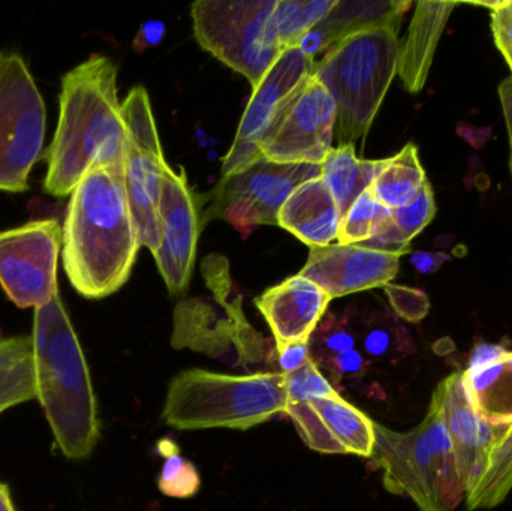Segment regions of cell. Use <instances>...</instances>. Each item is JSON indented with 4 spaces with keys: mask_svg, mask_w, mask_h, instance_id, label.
<instances>
[{
    "mask_svg": "<svg viewBox=\"0 0 512 511\" xmlns=\"http://www.w3.org/2000/svg\"><path fill=\"white\" fill-rule=\"evenodd\" d=\"M337 0H277L274 9V26L277 39L283 51L298 48L304 36L321 23L328 12L336 6Z\"/></svg>",
    "mask_w": 512,
    "mask_h": 511,
    "instance_id": "28",
    "label": "cell"
},
{
    "mask_svg": "<svg viewBox=\"0 0 512 511\" xmlns=\"http://www.w3.org/2000/svg\"><path fill=\"white\" fill-rule=\"evenodd\" d=\"M426 182L417 146L409 143L397 155L387 158L370 191L382 206L394 210L412 203Z\"/></svg>",
    "mask_w": 512,
    "mask_h": 511,
    "instance_id": "25",
    "label": "cell"
},
{
    "mask_svg": "<svg viewBox=\"0 0 512 511\" xmlns=\"http://www.w3.org/2000/svg\"><path fill=\"white\" fill-rule=\"evenodd\" d=\"M288 392L282 372L216 374L188 369L171 380L162 419L180 431L254 428L286 414Z\"/></svg>",
    "mask_w": 512,
    "mask_h": 511,
    "instance_id": "5",
    "label": "cell"
},
{
    "mask_svg": "<svg viewBox=\"0 0 512 511\" xmlns=\"http://www.w3.org/2000/svg\"><path fill=\"white\" fill-rule=\"evenodd\" d=\"M276 353L282 374L297 371L310 359L309 344L288 345L282 350H276Z\"/></svg>",
    "mask_w": 512,
    "mask_h": 511,
    "instance_id": "37",
    "label": "cell"
},
{
    "mask_svg": "<svg viewBox=\"0 0 512 511\" xmlns=\"http://www.w3.org/2000/svg\"><path fill=\"white\" fill-rule=\"evenodd\" d=\"M456 2L420 0L415 5L414 17L405 42L400 44L397 74L409 93H420L429 77L430 66L445 24Z\"/></svg>",
    "mask_w": 512,
    "mask_h": 511,
    "instance_id": "22",
    "label": "cell"
},
{
    "mask_svg": "<svg viewBox=\"0 0 512 511\" xmlns=\"http://www.w3.org/2000/svg\"><path fill=\"white\" fill-rule=\"evenodd\" d=\"M309 404L331 438L345 450V455L352 453L363 458H372L375 449V422L370 417L340 395L312 399Z\"/></svg>",
    "mask_w": 512,
    "mask_h": 511,
    "instance_id": "24",
    "label": "cell"
},
{
    "mask_svg": "<svg viewBox=\"0 0 512 511\" xmlns=\"http://www.w3.org/2000/svg\"><path fill=\"white\" fill-rule=\"evenodd\" d=\"M161 248L155 255L159 273L171 294L188 291L197 257L200 215L186 171L167 165L159 200Z\"/></svg>",
    "mask_w": 512,
    "mask_h": 511,
    "instance_id": "16",
    "label": "cell"
},
{
    "mask_svg": "<svg viewBox=\"0 0 512 511\" xmlns=\"http://www.w3.org/2000/svg\"><path fill=\"white\" fill-rule=\"evenodd\" d=\"M286 414L291 417L298 434L310 449L328 455H345V450L328 434L318 414L310 407L309 401L288 404Z\"/></svg>",
    "mask_w": 512,
    "mask_h": 511,
    "instance_id": "33",
    "label": "cell"
},
{
    "mask_svg": "<svg viewBox=\"0 0 512 511\" xmlns=\"http://www.w3.org/2000/svg\"><path fill=\"white\" fill-rule=\"evenodd\" d=\"M321 165L274 164L261 159L243 173L222 177L210 192V207L203 224L224 218L248 237L259 225H277V216L292 192L309 180L319 179Z\"/></svg>",
    "mask_w": 512,
    "mask_h": 511,
    "instance_id": "10",
    "label": "cell"
},
{
    "mask_svg": "<svg viewBox=\"0 0 512 511\" xmlns=\"http://www.w3.org/2000/svg\"><path fill=\"white\" fill-rule=\"evenodd\" d=\"M436 216V201L429 180L424 183L418 197L408 206L391 210V218L369 242L360 243L366 248L381 249L405 255L414 240Z\"/></svg>",
    "mask_w": 512,
    "mask_h": 511,
    "instance_id": "27",
    "label": "cell"
},
{
    "mask_svg": "<svg viewBox=\"0 0 512 511\" xmlns=\"http://www.w3.org/2000/svg\"><path fill=\"white\" fill-rule=\"evenodd\" d=\"M159 449L165 456L164 467L158 477L159 491L170 498H191L197 495L201 479L195 465L183 459L176 444L171 441H162Z\"/></svg>",
    "mask_w": 512,
    "mask_h": 511,
    "instance_id": "31",
    "label": "cell"
},
{
    "mask_svg": "<svg viewBox=\"0 0 512 511\" xmlns=\"http://www.w3.org/2000/svg\"><path fill=\"white\" fill-rule=\"evenodd\" d=\"M126 125L125 189L141 246L153 255L161 248L159 200L167 161L162 152L149 93L134 87L122 104Z\"/></svg>",
    "mask_w": 512,
    "mask_h": 511,
    "instance_id": "9",
    "label": "cell"
},
{
    "mask_svg": "<svg viewBox=\"0 0 512 511\" xmlns=\"http://www.w3.org/2000/svg\"><path fill=\"white\" fill-rule=\"evenodd\" d=\"M512 491V426L507 437L492 453L483 479L466 495V509H495Z\"/></svg>",
    "mask_w": 512,
    "mask_h": 511,
    "instance_id": "29",
    "label": "cell"
},
{
    "mask_svg": "<svg viewBox=\"0 0 512 511\" xmlns=\"http://www.w3.org/2000/svg\"><path fill=\"white\" fill-rule=\"evenodd\" d=\"M33 360L36 399L50 423L60 452L84 459L101 434L89 366L60 294L35 309Z\"/></svg>",
    "mask_w": 512,
    "mask_h": 511,
    "instance_id": "3",
    "label": "cell"
},
{
    "mask_svg": "<svg viewBox=\"0 0 512 511\" xmlns=\"http://www.w3.org/2000/svg\"><path fill=\"white\" fill-rule=\"evenodd\" d=\"M44 99L23 57L0 51V191L29 189V174L44 150Z\"/></svg>",
    "mask_w": 512,
    "mask_h": 511,
    "instance_id": "8",
    "label": "cell"
},
{
    "mask_svg": "<svg viewBox=\"0 0 512 511\" xmlns=\"http://www.w3.org/2000/svg\"><path fill=\"white\" fill-rule=\"evenodd\" d=\"M361 341L369 356L384 357L405 338V329L387 311H375L361 320Z\"/></svg>",
    "mask_w": 512,
    "mask_h": 511,
    "instance_id": "32",
    "label": "cell"
},
{
    "mask_svg": "<svg viewBox=\"0 0 512 511\" xmlns=\"http://www.w3.org/2000/svg\"><path fill=\"white\" fill-rule=\"evenodd\" d=\"M484 6L490 8L492 12L490 15H492L493 38L512 72V0L484 3Z\"/></svg>",
    "mask_w": 512,
    "mask_h": 511,
    "instance_id": "36",
    "label": "cell"
},
{
    "mask_svg": "<svg viewBox=\"0 0 512 511\" xmlns=\"http://www.w3.org/2000/svg\"><path fill=\"white\" fill-rule=\"evenodd\" d=\"M390 218L391 210L382 206L372 191L367 189L352 203L340 221L337 243L360 245V243L369 242L382 230Z\"/></svg>",
    "mask_w": 512,
    "mask_h": 511,
    "instance_id": "30",
    "label": "cell"
},
{
    "mask_svg": "<svg viewBox=\"0 0 512 511\" xmlns=\"http://www.w3.org/2000/svg\"><path fill=\"white\" fill-rule=\"evenodd\" d=\"M499 98H501L502 111H504L505 123H507L508 140H510V170L512 174V78H505L499 86Z\"/></svg>",
    "mask_w": 512,
    "mask_h": 511,
    "instance_id": "40",
    "label": "cell"
},
{
    "mask_svg": "<svg viewBox=\"0 0 512 511\" xmlns=\"http://www.w3.org/2000/svg\"><path fill=\"white\" fill-rule=\"evenodd\" d=\"M316 60L300 48L283 51L254 89L230 152L222 162V177L243 173L261 161L259 144L289 96L313 74Z\"/></svg>",
    "mask_w": 512,
    "mask_h": 511,
    "instance_id": "14",
    "label": "cell"
},
{
    "mask_svg": "<svg viewBox=\"0 0 512 511\" xmlns=\"http://www.w3.org/2000/svg\"><path fill=\"white\" fill-rule=\"evenodd\" d=\"M60 249L62 228L57 219L32 221L0 233V285L18 308H41L59 293Z\"/></svg>",
    "mask_w": 512,
    "mask_h": 511,
    "instance_id": "12",
    "label": "cell"
},
{
    "mask_svg": "<svg viewBox=\"0 0 512 511\" xmlns=\"http://www.w3.org/2000/svg\"><path fill=\"white\" fill-rule=\"evenodd\" d=\"M277 0H198L191 15L198 44L256 89L283 53L274 26Z\"/></svg>",
    "mask_w": 512,
    "mask_h": 511,
    "instance_id": "7",
    "label": "cell"
},
{
    "mask_svg": "<svg viewBox=\"0 0 512 511\" xmlns=\"http://www.w3.org/2000/svg\"><path fill=\"white\" fill-rule=\"evenodd\" d=\"M462 375L475 411L492 425L512 426V351L504 345H475Z\"/></svg>",
    "mask_w": 512,
    "mask_h": 511,
    "instance_id": "19",
    "label": "cell"
},
{
    "mask_svg": "<svg viewBox=\"0 0 512 511\" xmlns=\"http://www.w3.org/2000/svg\"><path fill=\"white\" fill-rule=\"evenodd\" d=\"M36 399L32 336L0 341V413Z\"/></svg>",
    "mask_w": 512,
    "mask_h": 511,
    "instance_id": "26",
    "label": "cell"
},
{
    "mask_svg": "<svg viewBox=\"0 0 512 511\" xmlns=\"http://www.w3.org/2000/svg\"><path fill=\"white\" fill-rule=\"evenodd\" d=\"M126 140L116 63L92 54L63 75L59 123L47 152L45 191L66 197L95 165H125Z\"/></svg>",
    "mask_w": 512,
    "mask_h": 511,
    "instance_id": "2",
    "label": "cell"
},
{
    "mask_svg": "<svg viewBox=\"0 0 512 511\" xmlns=\"http://www.w3.org/2000/svg\"><path fill=\"white\" fill-rule=\"evenodd\" d=\"M171 345L243 368L259 365L271 356L270 342L256 333L248 320H236L215 299L204 296L176 306Z\"/></svg>",
    "mask_w": 512,
    "mask_h": 511,
    "instance_id": "13",
    "label": "cell"
},
{
    "mask_svg": "<svg viewBox=\"0 0 512 511\" xmlns=\"http://www.w3.org/2000/svg\"><path fill=\"white\" fill-rule=\"evenodd\" d=\"M125 165H95L71 194L63 267L74 290L99 300L128 282L141 245L125 189Z\"/></svg>",
    "mask_w": 512,
    "mask_h": 511,
    "instance_id": "1",
    "label": "cell"
},
{
    "mask_svg": "<svg viewBox=\"0 0 512 511\" xmlns=\"http://www.w3.org/2000/svg\"><path fill=\"white\" fill-rule=\"evenodd\" d=\"M400 254L361 245H328L310 248L298 275L315 282L331 299L384 288L400 269Z\"/></svg>",
    "mask_w": 512,
    "mask_h": 511,
    "instance_id": "17",
    "label": "cell"
},
{
    "mask_svg": "<svg viewBox=\"0 0 512 511\" xmlns=\"http://www.w3.org/2000/svg\"><path fill=\"white\" fill-rule=\"evenodd\" d=\"M385 161L387 159L367 161L358 158L355 144H345L330 150L321 165V180L333 194L342 218L352 203L364 191L372 188L373 180L384 167Z\"/></svg>",
    "mask_w": 512,
    "mask_h": 511,
    "instance_id": "23",
    "label": "cell"
},
{
    "mask_svg": "<svg viewBox=\"0 0 512 511\" xmlns=\"http://www.w3.org/2000/svg\"><path fill=\"white\" fill-rule=\"evenodd\" d=\"M331 297L315 282L295 275L256 297L255 306L273 332L276 350L309 344L327 314Z\"/></svg>",
    "mask_w": 512,
    "mask_h": 511,
    "instance_id": "18",
    "label": "cell"
},
{
    "mask_svg": "<svg viewBox=\"0 0 512 511\" xmlns=\"http://www.w3.org/2000/svg\"><path fill=\"white\" fill-rule=\"evenodd\" d=\"M340 221L336 200L321 177L298 186L277 216L280 228L310 248H322L337 240Z\"/></svg>",
    "mask_w": 512,
    "mask_h": 511,
    "instance_id": "21",
    "label": "cell"
},
{
    "mask_svg": "<svg viewBox=\"0 0 512 511\" xmlns=\"http://www.w3.org/2000/svg\"><path fill=\"white\" fill-rule=\"evenodd\" d=\"M288 404L312 401V399L333 398L340 395L319 371L312 357L297 371L285 374Z\"/></svg>",
    "mask_w": 512,
    "mask_h": 511,
    "instance_id": "34",
    "label": "cell"
},
{
    "mask_svg": "<svg viewBox=\"0 0 512 511\" xmlns=\"http://www.w3.org/2000/svg\"><path fill=\"white\" fill-rule=\"evenodd\" d=\"M399 30L381 27L355 33L316 60L313 75L336 102L334 135L339 146L366 138L372 128L397 74Z\"/></svg>",
    "mask_w": 512,
    "mask_h": 511,
    "instance_id": "4",
    "label": "cell"
},
{
    "mask_svg": "<svg viewBox=\"0 0 512 511\" xmlns=\"http://www.w3.org/2000/svg\"><path fill=\"white\" fill-rule=\"evenodd\" d=\"M384 291L394 314L409 323H421L430 312L429 296L418 288L388 284Z\"/></svg>",
    "mask_w": 512,
    "mask_h": 511,
    "instance_id": "35",
    "label": "cell"
},
{
    "mask_svg": "<svg viewBox=\"0 0 512 511\" xmlns=\"http://www.w3.org/2000/svg\"><path fill=\"white\" fill-rule=\"evenodd\" d=\"M0 511H15L8 488L0 483Z\"/></svg>",
    "mask_w": 512,
    "mask_h": 511,
    "instance_id": "41",
    "label": "cell"
},
{
    "mask_svg": "<svg viewBox=\"0 0 512 511\" xmlns=\"http://www.w3.org/2000/svg\"><path fill=\"white\" fill-rule=\"evenodd\" d=\"M336 122V102L312 74L280 108L259 152L274 164L322 165L333 149Z\"/></svg>",
    "mask_w": 512,
    "mask_h": 511,
    "instance_id": "11",
    "label": "cell"
},
{
    "mask_svg": "<svg viewBox=\"0 0 512 511\" xmlns=\"http://www.w3.org/2000/svg\"><path fill=\"white\" fill-rule=\"evenodd\" d=\"M165 35H167V26H165L164 21H146L138 30L137 38H135V51H144L147 48L156 47L164 41Z\"/></svg>",
    "mask_w": 512,
    "mask_h": 511,
    "instance_id": "38",
    "label": "cell"
},
{
    "mask_svg": "<svg viewBox=\"0 0 512 511\" xmlns=\"http://www.w3.org/2000/svg\"><path fill=\"white\" fill-rule=\"evenodd\" d=\"M409 0H337L327 17L316 24L298 48L316 60L331 45L366 30L394 27L400 29L403 15L411 8Z\"/></svg>",
    "mask_w": 512,
    "mask_h": 511,
    "instance_id": "20",
    "label": "cell"
},
{
    "mask_svg": "<svg viewBox=\"0 0 512 511\" xmlns=\"http://www.w3.org/2000/svg\"><path fill=\"white\" fill-rule=\"evenodd\" d=\"M372 459L385 489L411 498L420 511H456L465 498L447 428L433 405L409 432L375 423Z\"/></svg>",
    "mask_w": 512,
    "mask_h": 511,
    "instance_id": "6",
    "label": "cell"
},
{
    "mask_svg": "<svg viewBox=\"0 0 512 511\" xmlns=\"http://www.w3.org/2000/svg\"><path fill=\"white\" fill-rule=\"evenodd\" d=\"M450 260V255L444 252L417 251L411 255V264L421 275H432L438 272Z\"/></svg>",
    "mask_w": 512,
    "mask_h": 511,
    "instance_id": "39",
    "label": "cell"
},
{
    "mask_svg": "<svg viewBox=\"0 0 512 511\" xmlns=\"http://www.w3.org/2000/svg\"><path fill=\"white\" fill-rule=\"evenodd\" d=\"M430 405L438 410L447 428L466 497L483 479L492 453L507 437L511 426L492 425L475 411L462 372H454L439 383Z\"/></svg>",
    "mask_w": 512,
    "mask_h": 511,
    "instance_id": "15",
    "label": "cell"
}]
</instances>
